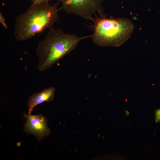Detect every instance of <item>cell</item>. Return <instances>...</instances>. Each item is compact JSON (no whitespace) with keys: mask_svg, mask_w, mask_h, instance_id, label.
I'll list each match as a JSON object with an SVG mask.
<instances>
[{"mask_svg":"<svg viewBox=\"0 0 160 160\" xmlns=\"http://www.w3.org/2000/svg\"><path fill=\"white\" fill-rule=\"evenodd\" d=\"M53 0H30L32 2V4H35L44 2H49L50 1Z\"/></svg>","mask_w":160,"mask_h":160,"instance_id":"cell-8","label":"cell"},{"mask_svg":"<svg viewBox=\"0 0 160 160\" xmlns=\"http://www.w3.org/2000/svg\"><path fill=\"white\" fill-rule=\"evenodd\" d=\"M104 0H60L62 9L67 13L73 14L84 19L93 20V15L103 12Z\"/></svg>","mask_w":160,"mask_h":160,"instance_id":"cell-4","label":"cell"},{"mask_svg":"<svg viewBox=\"0 0 160 160\" xmlns=\"http://www.w3.org/2000/svg\"><path fill=\"white\" fill-rule=\"evenodd\" d=\"M55 89L53 87L45 88L42 91L33 94L28 100V115L31 114L34 107L38 104L46 102L52 101L54 98Z\"/></svg>","mask_w":160,"mask_h":160,"instance_id":"cell-6","label":"cell"},{"mask_svg":"<svg viewBox=\"0 0 160 160\" xmlns=\"http://www.w3.org/2000/svg\"><path fill=\"white\" fill-rule=\"evenodd\" d=\"M156 121L160 122V109L156 112Z\"/></svg>","mask_w":160,"mask_h":160,"instance_id":"cell-9","label":"cell"},{"mask_svg":"<svg viewBox=\"0 0 160 160\" xmlns=\"http://www.w3.org/2000/svg\"><path fill=\"white\" fill-rule=\"evenodd\" d=\"M49 2L31 4L15 20L14 35L18 41L28 40L49 28L58 21L57 4Z\"/></svg>","mask_w":160,"mask_h":160,"instance_id":"cell-1","label":"cell"},{"mask_svg":"<svg viewBox=\"0 0 160 160\" xmlns=\"http://www.w3.org/2000/svg\"><path fill=\"white\" fill-rule=\"evenodd\" d=\"M26 118L24 129L25 132L33 135L38 140L48 136L50 130L48 127L47 121L41 114L25 115Z\"/></svg>","mask_w":160,"mask_h":160,"instance_id":"cell-5","label":"cell"},{"mask_svg":"<svg viewBox=\"0 0 160 160\" xmlns=\"http://www.w3.org/2000/svg\"><path fill=\"white\" fill-rule=\"evenodd\" d=\"M91 35L79 37L65 33L60 29L49 28L46 36L38 44L36 50L38 70L44 72L73 51L82 40Z\"/></svg>","mask_w":160,"mask_h":160,"instance_id":"cell-2","label":"cell"},{"mask_svg":"<svg viewBox=\"0 0 160 160\" xmlns=\"http://www.w3.org/2000/svg\"><path fill=\"white\" fill-rule=\"evenodd\" d=\"M93 21V43L100 47H119L130 37L134 29L132 21L123 17L107 18L103 12Z\"/></svg>","mask_w":160,"mask_h":160,"instance_id":"cell-3","label":"cell"},{"mask_svg":"<svg viewBox=\"0 0 160 160\" xmlns=\"http://www.w3.org/2000/svg\"><path fill=\"white\" fill-rule=\"evenodd\" d=\"M0 22L4 28L7 29L8 28L5 18L1 12H0Z\"/></svg>","mask_w":160,"mask_h":160,"instance_id":"cell-7","label":"cell"}]
</instances>
